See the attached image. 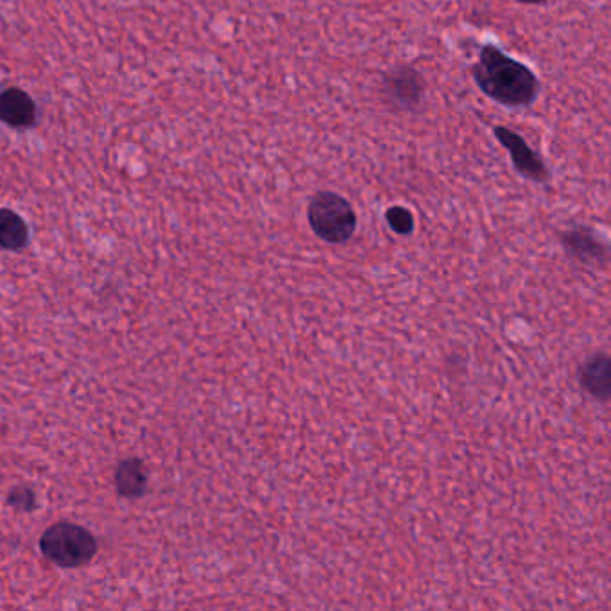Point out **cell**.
<instances>
[{
    "mask_svg": "<svg viewBox=\"0 0 611 611\" xmlns=\"http://www.w3.org/2000/svg\"><path fill=\"white\" fill-rule=\"evenodd\" d=\"M472 76L483 94L507 108H522L535 103L540 82L524 63L507 56L497 45H484Z\"/></svg>",
    "mask_w": 611,
    "mask_h": 611,
    "instance_id": "1",
    "label": "cell"
},
{
    "mask_svg": "<svg viewBox=\"0 0 611 611\" xmlns=\"http://www.w3.org/2000/svg\"><path fill=\"white\" fill-rule=\"evenodd\" d=\"M307 219L312 232L329 244L349 243L357 229L354 206L335 192H318L309 203Z\"/></svg>",
    "mask_w": 611,
    "mask_h": 611,
    "instance_id": "2",
    "label": "cell"
},
{
    "mask_svg": "<svg viewBox=\"0 0 611 611\" xmlns=\"http://www.w3.org/2000/svg\"><path fill=\"white\" fill-rule=\"evenodd\" d=\"M40 549L57 567L77 569L96 556L97 542L85 527L72 522H57L43 533Z\"/></svg>",
    "mask_w": 611,
    "mask_h": 611,
    "instance_id": "3",
    "label": "cell"
},
{
    "mask_svg": "<svg viewBox=\"0 0 611 611\" xmlns=\"http://www.w3.org/2000/svg\"><path fill=\"white\" fill-rule=\"evenodd\" d=\"M424 92H426V79L420 72L409 65L393 68L384 76V99L397 110H415L424 99Z\"/></svg>",
    "mask_w": 611,
    "mask_h": 611,
    "instance_id": "4",
    "label": "cell"
},
{
    "mask_svg": "<svg viewBox=\"0 0 611 611\" xmlns=\"http://www.w3.org/2000/svg\"><path fill=\"white\" fill-rule=\"evenodd\" d=\"M495 139L504 146L510 157H512L513 168L521 172L522 176L530 182L544 183L550 178V171L542 160L540 154L529 148V143L522 139L521 135L513 129L497 126L493 128Z\"/></svg>",
    "mask_w": 611,
    "mask_h": 611,
    "instance_id": "5",
    "label": "cell"
},
{
    "mask_svg": "<svg viewBox=\"0 0 611 611\" xmlns=\"http://www.w3.org/2000/svg\"><path fill=\"white\" fill-rule=\"evenodd\" d=\"M561 244L570 257L579 262L602 266L608 262V246L588 226H578L561 234Z\"/></svg>",
    "mask_w": 611,
    "mask_h": 611,
    "instance_id": "6",
    "label": "cell"
},
{
    "mask_svg": "<svg viewBox=\"0 0 611 611\" xmlns=\"http://www.w3.org/2000/svg\"><path fill=\"white\" fill-rule=\"evenodd\" d=\"M39 108L33 97L20 88H8L0 94V120L14 129L33 128Z\"/></svg>",
    "mask_w": 611,
    "mask_h": 611,
    "instance_id": "7",
    "label": "cell"
},
{
    "mask_svg": "<svg viewBox=\"0 0 611 611\" xmlns=\"http://www.w3.org/2000/svg\"><path fill=\"white\" fill-rule=\"evenodd\" d=\"M579 384L590 397L607 401L611 397V361L607 354L593 355L579 368Z\"/></svg>",
    "mask_w": 611,
    "mask_h": 611,
    "instance_id": "8",
    "label": "cell"
},
{
    "mask_svg": "<svg viewBox=\"0 0 611 611\" xmlns=\"http://www.w3.org/2000/svg\"><path fill=\"white\" fill-rule=\"evenodd\" d=\"M115 487L120 497H142L148 490V470L140 459H126L117 467Z\"/></svg>",
    "mask_w": 611,
    "mask_h": 611,
    "instance_id": "9",
    "label": "cell"
},
{
    "mask_svg": "<svg viewBox=\"0 0 611 611\" xmlns=\"http://www.w3.org/2000/svg\"><path fill=\"white\" fill-rule=\"evenodd\" d=\"M29 243V228L22 215L11 208H0V249L19 251Z\"/></svg>",
    "mask_w": 611,
    "mask_h": 611,
    "instance_id": "10",
    "label": "cell"
},
{
    "mask_svg": "<svg viewBox=\"0 0 611 611\" xmlns=\"http://www.w3.org/2000/svg\"><path fill=\"white\" fill-rule=\"evenodd\" d=\"M386 221L389 228L398 235H409L415 229V215L407 211L406 206L387 208Z\"/></svg>",
    "mask_w": 611,
    "mask_h": 611,
    "instance_id": "11",
    "label": "cell"
},
{
    "mask_svg": "<svg viewBox=\"0 0 611 611\" xmlns=\"http://www.w3.org/2000/svg\"><path fill=\"white\" fill-rule=\"evenodd\" d=\"M8 504L17 512H33L36 507V495L28 486H17L8 495Z\"/></svg>",
    "mask_w": 611,
    "mask_h": 611,
    "instance_id": "12",
    "label": "cell"
},
{
    "mask_svg": "<svg viewBox=\"0 0 611 611\" xmlns=\"http://www.w3.org/2000/svg\"><path fill=\"white\" fill-rule=\"evenodd\" d=\"M518 2H522V4L536 6V4H545L547 0H518Z\"/></svg>",
    "mask_w": 611,
    "mask_h": 611,
    "instance_id": "13",
    "label": "cell"
}]
</instances>
